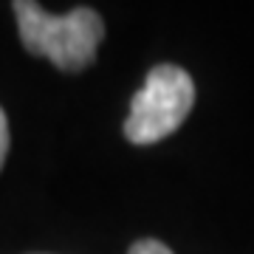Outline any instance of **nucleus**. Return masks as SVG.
Wrapping results in <instances>:
<instances>
[{"label":"nucleus","instance_id":"nucleus-1","mask_svg":"<svg viewBox=\"0 0 254 254\" xmlns=\"http://www.w3.org/2000/svg\"><path fill=\"white\" fill-rule=\"evenodd\" d=\"M11 9L28 54L46 57L60 71H82L93 65L96 48L105 40V23L99 11L79 6L57 17L31 0H17Z\"/></svg>","mask_w":254,"mask_h":254},{"label":"nucleus","instance_id":"nucleus-2","mask_svg":"<svg viewBox=\"0 0 254 254\" xmlns=\"http://www.w3.org/2000/svg\"><path fill=\"white\" fill-rule=\"evenodd\" d=\"M195 105V82L181 65H155L147 73L144 88L130 99V116L125 122V136L138 147L155 144L173 136L184 125Z\"/></svg>","mask_w":254,"mask_h":254},{"label":"nucleus","instance_id":"nucleus-4","mask_svg":"<svg viewBox=\"0 0 254 254\" xmlns=\"http://www.w3.org/2000/svg\"><path fill=\"white\" fill-rule=\"evenodd\" d=\"M6 153H9V122H6V113L0 108V170H3Z\"/></svg>","mask_w":254,"mask_h":254},{"label":"nucleus","instance_id":"nucleus-3","mask_svg":"<svg viewBox=\"0 0 254 254\" xmlns=\"http://www.w3.org/2000/svg\"><path fill=\"white\" fill-rule=\"evenodd\" d=\"M127 254H173V249L161 240H155V237H147V240H138V243L130 246Z\"/></svg>","mask_w":254,"mask_h":254}]
</instances>
